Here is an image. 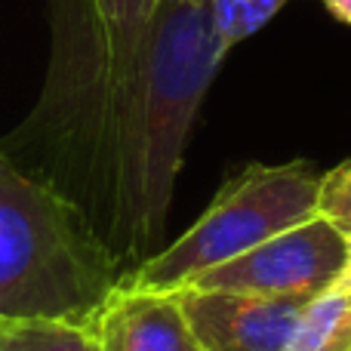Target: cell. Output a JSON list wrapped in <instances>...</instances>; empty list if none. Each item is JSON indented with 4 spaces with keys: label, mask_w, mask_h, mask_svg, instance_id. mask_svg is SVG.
<instances>
[{
    "label": "cell",
    "mask_w": 351,
    "mask_h": 351,
    "mask_svg": "<svg viewBox=\"0 0 351 351\" xmlns=\"http://www.w3.org/2000/svg\"><path fill=\"white\" fill-rule=\"evenodd\" d=\"M225 56L216 0H158L71 200L127 271L160 250L188 133Z\"/></svg>",
    "instance_id": "cell-1"
},
{
    "label": "cell",
    "mask_w": 351,
    "mask_h": 351,
    "mask_svg": "<svg viewBox=\"0 0 351 351\" xmlns=\"http://www.w3.org/2000/svg\"><path fill=\"white\" fill-rule=\"evenodd\" d=\"M158 0H49V65L31 114L0 152L71 204L136 71Z\"/></svg>",
    "instance_id": "cell-2"
},
{
    "label": "cell",
    "mask_w": 351,
    "mask_h": 351,
    "mask_svg": "<svg viewBox=\"0 0 351 351\" xmlns=\"http://www.w3.org/2000/svg\"><path fill=\"white\" fill-rule=\"evenodd\" d=\"M127 265L49 185L0 152V321L90 330Z\"/></svg>",
    "instance_id": "cell-3"
},
{
    "label": "cell",
    "mask_w": 351,
    "mask_h": 351,
    "mask_svg": "<svg viewBox=\"0 0 351 351\" xmlns=\"http://www.w3.org/2000/svg\"><path fill=\"white\" fill-rule=\"evenodd\" d=\"M321 173L308 164H250L216 191L200 219L170 247L121 278V290L173 293L204 271L237 259L280 231L317 216Z\"/></svg>",
    "instance_id": "cell-4"
},
{
    "label": "cell",
    "mask_w": 351,
    "mask_h": 351,
    "mask_svg": "<svg viewBox=\"0 0 351 351\" xmlns=\"http://www.w3.org/2000/svg\"><path fill=\"white\" fill-rule=\"evenodd\" d=\"M348 268L351 247L346 237L327 219L315 216L204 271L188 287L262 299H311Z\"/></svg>",
    "instance_id": "cell-5"
},
{
    "label": "cell",
    "mask_w": 351,
    "mask_h": 351,
    "mask_svg": "<svg viewBox=\"0 0 351 351\" xmlns=\"http://www.w3.org/2000/svg\"><path fill=\"white\" fill-rule=\"evenodd\" d=\"M204 351H284L308 299H262L182 287L173 290Z\"/></svg>",
    "instance_id": "cell-6"
},
{
    "label": "cell",
    "mask_w": 351,
    "mask_h": 351,
    "mask_svg": "<svg viewBox=\"0 0 351 351\" xmlns=\"http://www.w3.org/2000/svg\"><path fill=\"white\" fill-rule=\"evenodd\" d=\"M96 351H204L176 293L117 287L90 324Z\"/></svg>",
    "instance_id": "cell-7"
},
{
    "label": "cell",
    "mask_w": 351,
    "mask_h": 351,
    "mask_svg": "<svg viewBox=\"0 0 351 351\" xmlns=\"http://www.w3.org/2000/svg\"><path fill=\"white\" fill-rule=\"evenodd\" d=\"M284 351H351V268L305 302Z\"/></svg>",
    "instance_id": "cell-8"
},
{
    "label": "cell",
    "mask_w": 351,
    "mask_h": 351,
    "mask_svg": "<svg viewBox=\"0 0 351 351\" xmlns=\"http://www.w3.org/2000/svg\"><path fill=\"white\" fill-rule=\"evenodd\" d=\"M90 330L62 321H0V351H90Z\"/></svg>",
    "instance_id": "cell-9"
},
{
    "label": "cell",
    "mask_w": 351,
    "mask_h": 351,
    "mask_svg": "<svg viewBox=\"0 0 351 351\" xmlns=\"http://www.w3.org/2000/svg\"><path fill=\"white\" fill-rule=\"evenodd\" d=\"M290 0H216V28L225 47H237L265 28Z\"/></svg>",
    "instance_id": "cell-10"
},
{
    "label": "cell",
    "mask_w": 351,
    "mask_h": 351,
    "mask_svg": "<svg viewBox=\"0 0 351 351\" xmlns=\"http://www.w3.org/2000/svg\"><path fill=\"white\" fill-rule=\"evenodd\" d=\"M317 216L327 219L351 247V160L321 176L317 188Z\"/></svg>",
    "instance_id": "cell-11"
},
{
    "label": "cell",
    "mask_w": 351,
    "mask_h": 351,
    "mask_svg": "<svg viewBox=\"0 0 351 351\" xmlns=\"http://www.w3.org/2000/svg\"><path fill=\"white\" fill-rule=\"evenodd\" d=\"M324 6H327V10L333 12L339 22L351 25V0H324Z\"/></svg>",
    "instance_id": "cell-12"
},
{
    "label": "cell",
    "mask_w": 351,
    "mask_h": 351,
    "mask_svg": "<svg viewBox=\"0 0 351 351\" xmlns=\"http://www.w3.org/2000/svg\"><path fill=\"white\" fill-rule=\"evenodd\" d=\"M90 351H96V346H90Z\"/></svg>",
    "instance_id": "cell-13"
}]
</instances>
